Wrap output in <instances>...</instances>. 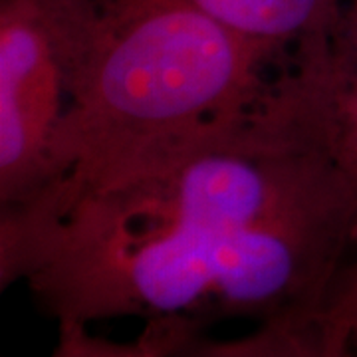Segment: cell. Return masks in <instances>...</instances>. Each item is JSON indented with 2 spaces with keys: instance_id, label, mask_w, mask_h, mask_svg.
<instances>
[{
  "instance_id": "obj_3",
  "label": "cell",
  "mask_w": 357,
  "mask_h": 357,
  "mask_svg": "<svg viewBox=\"0 0 357 357\" xmlns=\"http://www.w3.org/2000/svg\"><path fill=\"white\" fill-rule=\"evenodd\" d=\"M100 0H0V208L30 201L76 105Z\"/></svg>"
},
{
  "instance_id": "obj_2",
  "label": "cell",
  "mask_w": 357,
  "mask_h": 357,
  "mask_svg": "<svg viewBox=\"0 0 357 357\" xmlns=\"http://www.w3.org/2000/svg\"><path fill=\"white\" fill-rule=\"evenodd\" d=\"M290 68L195 0H100L46 183L30 201L0 211L62 203L135 157L241 114Z\"/></svg>"
},
{
  "instance_id": "obj_7",
  "label": "cell",
  "mask_w": 357,
  "mask_h": 357,
  "mask_svg": "<svg viewBox=\"0 0 357 357\" xmlns=\"http://www.w3.org/2000/svg\"><path fill=\"white\" fill-rule=\"evenodd\" d=\"M324 312L342 326L357 351V258L349 260L333 284Z\"/></svg>"
},
{
  "instance_id": "obj_4",
  "label": "cell",
  "mask_w": 357,
  "mask_h": 357,
  "mask_svg": "<svg viewBox=\"0 0 357 357\" xmlns=\"http://www.w3.org/2000/svg\"><path fill=\"white\" fill-rule=\"evenodd\" d=\"M195 4L284 66L354 58L347 0H195Z\"/></svg>"
},
{
  "instance_id": "obj_1",
  "label": "cell",
  "mask_w": 357,
  "mask_h": 357,
  "mask_svg": "<svg viewBox=\"0 0 357 357\" xmlns=\"http://www.w3.org/2000/svg\"><path fill=\"white\" fill-rule=\"evenodd\" d=\"M357 244V74L290 68L241 114L62 203L0 213V286L56 324L206 333L321 310Z\"/></svg>"
},
{
  "instance_id": "obj_9",
  "label": "cell",
  "mask_w": 357,
  "mask_h": 357,
  "mask_svg": "<svg viewBox=\"0 0 357 357\" xmlns=\"http://www.w3.org/2000/svg\"><path fill=\"white\" fill-rule=\"evenodd\" d=\"M356 356H357V351H356Z\"/></svg>"
},
{
  "instance_id": "obj_5",
  "label": "cell",
  "mask_w": 357,
  "mask_h": 357,
  "mask_svg": "<svg viewBox=\"0 0 357 357\" xmlns=\"http://www.w3.org/2000/svg\"><path fill=\"white\" fill-rule=\"evenodd\" d=\"M171 357H357L349 335L324 307L256 326L241 337L195 335Z\"/></svg>"
},
{
  "instance_id": "obj_6",
  "label": "cell",
  "mask_w": 357,
  "mask_h": 357,
  "mask_svg": "<svg viewBox=\"0 0 357 357\" xmlns=\"http://www.w3.org/2000/svg\"><path fill=\"white\" fill-rule=\"evenodd\" d=\"M191 337H195L192 333L177 328L145 324L135 340L115 342L91 333L86 324L62 321L58 324V340L48 357H171Z\"/></svg>"
},
{
  "instance_id": "obj_8",
  "label": "cell",
  "mask_w": 357,
  "mask_h": 357,
  "mask_svg": "<svg viewBox=\"0 0 357 357\" xmlns=\"http://www.w3.org/2000/svg\"><path fill=\"white\" fill-rule=\"evenodd\" d=\"M349 4V44L357 64V0H347Z\"/></svg>"
}]
</instances>
